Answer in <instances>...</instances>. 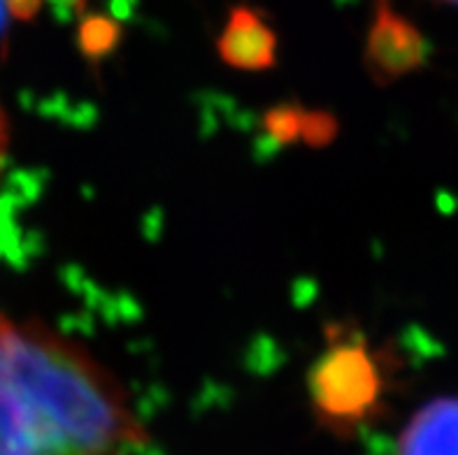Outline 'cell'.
Instances as JSON below:
<instances>
[{
  "label": "cell",
  "mask_w": 458,
  "mask_h": 455,
  "mask_svg": "<svg viewBox=\"0 0 458 455\" xmlns=\"http://www.w3.org/2000/svg\"><path fill=\"white\" fill-rule=\"evenodd\" d=\"M122 383L45 323L0 314V455H138Z\"/></svg>",
  "instance_id": "obj_1"
},
{
  "label": "cell",
  "mask_w": 458,
  "mask_h": 455,
  "mask_svg": "<svg viewBox=\"0 0 458 455\" xmlns=\"http://www.w3.org/2000/svg\"><path fill=\"white\" fill-rule=\"evenodd\" d=\"M384 391L377 358L368 351L366 340L335 337L310 372L312 407L326 426L349 430L366 421Z\"/></svg>",
  "instance_id": "obj_2"
},
{
  "label": "cell",
  "mask_w": 458,
  "mask_h": 455,
  "mask_svg": "<svg viewBox=\"0 0 458 455\" xmlns=\"http://www.w3.org/2000/svg\"><path fill=\"white\" fill-rule=\"evenodd\" d=\"M428 58V45L414 23L391 7V0H377L375 21L368 33V72L379 84L401 80L419 70Z\"/></svg>",
  "instance_id": "obj_3"
},
{
  "label": "cell",
  "mask_w": 458,
  "mask_h": 455,
  "mask_svg": "<svg viewBox=\"0 0 458 455\" xmlns=\"http://www.w3.org/2000/svg\"><path fill=\"white\" fill-rule=\"evenodd\" d=\"M277 38L250 7H235L219 35V56L238 70H266L275 63Z\"/></svg>",
  "instance_id": "obj_4"
},
{
  "label": "cell",
  "mask_w": 458,
  "mask_h": 455,
  "mask_svg": "<svg viewBox=\"0 0 458 455\" xmlns=\"http://www.w3.org/2000/svg\"><path fill=\"white\" fill-rule=\"evenodd\" d=\"M398 455H458V398H437L412 416Z\"/></svg>",
  "instance_id": "obj_5"
},
{
  "label": "cell",
  "mask_w": 458,
  "mask_h": 455,
  "mask_svg": "<svg viewBox=\"0 0 458 455\" xmlns=\"http://www.w3.org/2000/svg\"><path fill=\"white\" fill-rule=\"evenodd\" d=\"M119 26L107 17H89L80 29V46L89 58H103L112 52L119 42Z\"/></svg>",
  "instance_id": "obj_6"
},
{
  "label": "cell",
  "mask_w": 458,
  "mask_h": 455,
  "mask_svg": "<svg viewBox=\"0 0 458 455\" xmlns=\"http://www.w3.org/2000/svg\"><path fill=\"white\" fill-rule=\"evenodd\" d=\"M302 122H305V110L286 105L267 116V131L279 142H289V139L302 138Z\"/></svg>",
  "instance_id": "obj_7"
},
{
  "label": "cell",
  "mask_w": 458,
  "mask_h": 455,
  "mask_svg": "<svg viewBox=\"0 0 458 455\" xmlns=\"http://www.w3.org/2000/svg\"><path fill=\"white\" fill-rule=\"evenodd\" d=\"M7 5L17 19H33L40 10L42 0H7Z\"/></svg>",
  "instance_id": "obj_8"
},
{
  "label": "cell",
  "mask_w": 458,
  "mask_h": 455,
  "mask_svg": "<svg viewBox=\"0 0 458 455\" xmlns=\"http://www.w3.org/2000/svg\"><path fill=\"white\" fill-rule=\"evenodd\" d=\"M7 142H10V128H7L5 110H3V105H0V167H3V161H5Z\"/></svg>",
  "instance_id": "obj_9"
},
{
  "label": "cell",
  "mask_w": 458,
  "mask_h": 455,
  "mask_svg": "<svg viewBox=\"0 0 458 455\" xmlns=\"http://www.w3.org/2000/svg\"><path fill=\"white\" fill-rule=\"evenodd\" d=\"M7 10H10V5H7V0H0V35H3V30H5Z\"/></svg>",
  "instance_id": "obj_10"
},
{
  "label": "cell",
  "mask_w": 458,
  "mask_h": 455,
  "mask_svg": "<svg viewBox=\"0 0 458 455\" xmlns=\"http://www.w3.org/2000/svg\"><path fill=\"white\" fill-rule=\"evenodd\" d=\"M449 3H456V5H458V0H449Z\"/></svg>",
  "instance_id": "obj_11"
}]
</instances>
